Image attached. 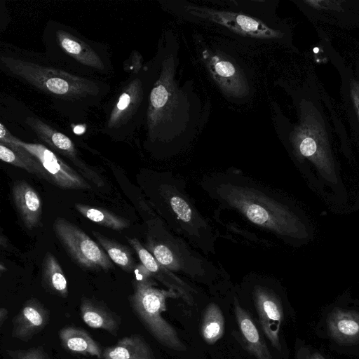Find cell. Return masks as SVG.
<instances>
[{"instance_id": "obj_24", "label": "cell", "mask_w": 359, "mask_h": 359, "mask_svg": "<svg viewBox=\"0 0 359 359\" xmlns=\"http://www.w3.org/2000/svg\"><path fill=\"white\" fill-rule=\"evenodd\" d=\"M224 330V318L219 307L215 304H210L204 313L201 334L205 341L212 344L223 335Z\"/></svg>"}, {"instance_id": "obj_23", "label": "cell", "mask_w": 359, "mask_h": 359, "mask_svg": "<svg viewBox=\"0 0 359 359\" xmlns=\"http://www.w3.org/2000/svg\"><path fill=\"white\" fill-rule=\"evenodd\" d=\"M75 208L84 217L106 228L121 231L130 226V222L128 219L107 210L91 207L82 203H75Z\"/></svg>"}, {"instance_id": "obj_8", "label": "cell", "mask_w": 359, "mask_h": 359, "mask_svg": "<svg viewBox=\"0 0 359 359\" xmlns=\"http://www.w3.org/2000/svg\"><path fill=\"white\" fill-rule=\"evenodd\" d=\"M203 61L223 94L241 99L250 94V85L243 72L221 54L205 48Z\"/></svg>"}, {"instance_id": "obj_14", "label": "cell", "mask_w": 359, "mask_h": 359, "mask_svg": "<svg viewBox=\"0 0 359 359\" xmlns=\"http://www.w3.org/2000/svg\"><path fill=\"white\" fill-rule=\"evenodd\" d=\"M142 99V83L136 79L126 87L118 97L107 121L108 127L115 128L126 123L140 107Z\"/></svg>"}, {"instance_id": "obj_4", "label": "cell", "mask_w": 359, "mask_h": 359, "mask_svg": "<svg viewBox=\"0 0 359 359\" xmlns=\"http://www.w3.org/2000/svg\"><path fill=\"white\" fill-rule=\"evenodd\" d=\"M130 302L136 315L144 326L162 345L175 350L185 351V345L180 339L176 330L164 319L161 313L166 310L168 298L177 297L176 292L158 289L149 278L137 279Z\"/></svg>"}, {"instance_id": "obj_2", "label": "cell", "mask_w": 359, "mask_h": 359, "mask_svg": "<svg viewBox=\"0 0 359 359\" xmlns=\"http://www.w3.org/2000/svg\"><path fill=\"white\" fill-rule=\"evenodd\" d=\"M221 198L248 220L280 235L292 238L306 236L305 226L285 205L248 184L223 183Z\"/></svg>"}, {"instance_id": "obj_18", "label": "cell", "mask_w": 359, "mask_h": 359, "mask_svg": "<svg viewBox=\"0 0 359 359\" xmlns=\"http://www.w3.org/2000/svg\"><path fill=\"white\" fill-rule=\"evenodd\" d=\"M235 315L249 352L256 359H273L251 317L237 302L235 303Z\"/></svg>"}, {"instance_id": "obj_25", "label": "cell", "mask_w": 359, "mask_h": 359, "mask_svg": "<svg viewBox=\"0 0 359 359\" xmlns=\"http://www.w3.org/2000/svg\"><path fill=\"white\" fill-rule=\"evenodd\" d=\"M148 249L163 267L174 270L178 266L172 252L165 245L150 242L148 244Z\"/></svg>"}, {"instance_id": "obj_22", "label": "cell", "mask_w": 359, "mask_h": 359, "mask_svg": "<svg viewBox=\"0 0 359 359\" xmlns=\"http://www.w3.org/2000/svg\"><path fill=\"white\" fill-rule=\"evenodd\" d=\"M92 233L114 263L127 273L135 271V260L128 247L106 237L100 232L92 231Z\"/></svg>"}, {"instance_id": "obj_13", "label": "cell", "mask_w": 359, "mask_h": 359, "mask_svg": "<svg viewBox=\"0 0 359 359\" xmlns=\"http://www.w3.org/2000/svg\"><path fill=\"white\" fill-rule=\"evenodd\" d=\"M327 327L331 337L341 344L359 342V312L335 309L328 315Z\"/></svg>"}, {"instance_id": "obj_17", "label": "cell", "mask_w": 359, "mask_h": 359, "mask_svg": "<svg viewBox=\"0 0 359 359\" xmlns=\"http://www.w3.org/2000/svg\"><path fill=\"white\" fill-rule=\"evenodd\" d=\"M103 359H154L153 351L140 335L123 337L117 343L104 348Z\"/></svg>"}, {"instance_id": "obj_29", "label": "cell", "mask_w": 359, "mask_h": 359, "mask_svg": "<svg viewBox=\"0 0 359 359\" xmlns=\"http://www.w3.org/2000/svg\"><path fill=\"white\" fill-rule=\"evenodd\" d=\"M8 311L5 308H1L0 309V326L2 327L4 322L8 318Z\"/></svg>"}, {"instance_id": "obj_15", "label": "cell", "mask_w": 359, "mask_h": 359, "mask_svg": "<svg viewBox=\"0 0 359 359\" xmlns=\"http://www.w3.org/2000/svg\"><path fill=\"white\" fill-rule=\"evenodd\" d=\"M80 309L82 319L88 326L117 335L120 318L104 305L96 300L83 297Z\"/></svg>"}, {"instance_id": "obj_12", "label": "cell", "mask_w": 359, "mask_h": 359, "mask_svg": "<svg viewBox=\"0 0 359 359\" xmlns=\"http://www.w3.org/2000/svg\"><path fill=\"white\" fill-rule=\"evenodd\" d=\"M14 204L28 229L35 227L39 222L42 213L40 196L27 182L20 180L15 182L12 189Z\"/></svg>"}, {"instance_id": "obj_10", "label": "cell", "mask_w": 359, "mask_h": 359, "mask_svg": "<svg viewBox=\"0 0 359 359\" xmlns=\"http://www.w3.org/2000/svg\"><path fill=\"white\" fill-rule=\"evenodd\" d=\"M49 320V312L37 299L27 301L13 318L12 336L27 341L41 332Z\"/></svg>"}, {"instance_id": "obj_27", "label": "cell", "mask_w": 359, "mask_h": 359, "mask_svg": "<svg viewBox=\"0 0 359 359\" xmlns=\"http://www.w3.org/2000/svg\"><path fill=\"white\" fill-rule=\"evenodd\" d=\"M11 359H49L42 348L26 350L8 351Z\"/></svg>"}, {"instance_id": "obj_21", "label": "cell", "mask_w": 359, "mask_h": 359, "mask_svg": "<svg viewBox=\"0 0 359 359\" xmlns=\"http://www.w3.org/2000/svg\"><path fill=\"white\" fill-rule=\"evenodd\" d=\"M42 278L45 287L51 293L62 297L68 296L67 281L57 258L48 252L42 263Z\"/></svg>"}, {"instance_id": "obj_16", "label": "cell", "mask_w": 359, "mask_h": 359, "mask_svg": "<svg viewBox=\"0 0 359 359\" xmlns=\"http://www.w3.org/2000/svg\"><path fill=\"white\" fill-rule=\"evenodd\" d=\"M27 123L38 137L51 149L74 161L75 163L79 161L77 150L69 137L36 118H28Z\"/></svg>"}, {"instance_id": "obj_3", "label": "cell", "mask_w": 359, "mask_h": 359, "mask_svg": "<svg viewBox=\"0 0 359 359\" xmlns=\"http://www.w3.org/2000/svg\"><path fill=\"white\" fill-rule=\"evenodd\" d=\"M1 63L15 76L46 92L67 99L95 95L97 85L62 70L11 57H1Z\"/></svg>"}, {"instance_id": "obj_28", "label": "cell", "mask_w": 359, "mask_h": 359, "mask_svg": "<svg viewBox=\"0 0 359 359\" xmlns=\"http://www.w3.org/2000/svg\"><path fill=\"white\" fill-rule=\"evenodd\" d=\"M297 359H325V358L316 351L302 348L297 354Z\"/></svg>"}, {"instance_id": "obj_20", "label": "cell", "mask_w": 359, "mask_h": 359, "mask_svg": "<svg viewBox=\"0 0 359 359\" xmlns=\"http://www.w3.org/2000/svg\"><path fill=\"white\" fill-rule=\"evenodd\" d=\"M57 37L60 46L67 55L86 66L98 70L103 69L100 56L88 45L63 30L57 31Z\"/></svg>"}, {"instance_id": "obj_6", "label": "cell", "mask_w": 359, "mask_h": 359, "mask_svg": "<svg viewBox=\"0 0 359 359\" xmlns=\"http://www.w3.org/2000/svg\"><path fill=\"white\" fill-rule=\"evenodd\" d=\"M0 140L13 142L26 150L41 165L46 179L55 185L66 189H88L89 184L74 169L66 164L52 150L41 144L23 142L13 136L0 124Z\"/></svg>"}, {"instance_id": "obj_19", "label": "cell", "mask_w": 359, "mask_h": 359, "mask_svg": "<svg viewBox=\"0 0 359 359\" xmlns=\"http://www.w3.org/2000/svg\"><path fill=\"white\" fill-rule=\"evenodd\" d=\"M62 345L69 351L102 358V351L97 342L86 330L72 326L60 330Z\"/></svg>"}, {"instance_id": "obj_26", "label": "cell", "mask_w": 359, "mask_h": 359, "mask_svg": "<svg viewBox=\"0 0 359 359\" xmlns=\"http://www.w3.org/2000/svg\"><path fill=\"white\" fill-rule=\"evenodd\" d=\"M170 205L177 218L184 222L192 220L193 212L188 202L182 197L175 195L170 198Z\"/></svg>"}, {"instance_id": "obj_1", "label": "cell", "mask_w": 359, "mask_h": 359, "mask_svg": "<svg viewBox=\"0 0 359 359\" xmlns=\"http://www.w3.org/2000/svg\"><path fill=\"white\" fill-rule=\"evenodd\" d=\"M177 62L172 53L163 57L149 94L147 123L154 138L173 140L195 127L188 93L179 87L175 79Z\"/></svg>"}, {"instance_id": "obj_5", "label": "cell", "mask_w": 359, "mask_h": 359, "mask_svg": "<svg viewBox=\"0 0 359 359\" xmlns=\"http://www.w3.org/2000/svg\"><path fill=\"white\" fill-rule=\"evenodd\" d=\"M53 230L67 254L81 267L104 271L114 269L113 262L103 248L70 221L57 218Z\"/></svg>"}, {"instance_id": "obj_9", "label": "cell", "mask_w": 359, "mask_h": 359, "mask_svg": "<svg viewBox=\"0 0 359 359\" xmlns=\"http://www.w3.org/2000/svg\"><path fill=\"white\" fill-rule=\"evenodd\" d=\"M255 305L262 329L271 345L281 350L279 332L283 311L278 298L268 290L257 287L253 292Z\"/></svg>"}, {"instance_id": "obj_7", "label": "cell", "mask_w": 359, "mask_h": 359, "mask_svg": "<svg viewBox=\"0 0 359 359\" xmlns=\"http://www.w3.org/2000/svg\"><path fill=\"white\" fill-rule=\"evenodd\" d=\"M182 9L189 17L217 24L245 37L273 39L281 34L259 19L242 13L191 4L183 5Z\"/></svg>"}, {"instance_id": "obj_11", "label": "cell", "mask_w": 359, "mask_h": 359, "mask_svg": "<svg viewBox=\"0 0 359 359\" xmlns=\"http://www.w3.org/2000/svg\"><path fill=\"white\" fill-rule=\"evenodd\" d=\"M128 243L136 252L142 264L150 274L163 282L171 290H176L182 296L184 301L189 305H192L194 300L190 290L180 279L177 278L161 266L153 255L136 238H127Z\"/></svg>"}]
</instances>
